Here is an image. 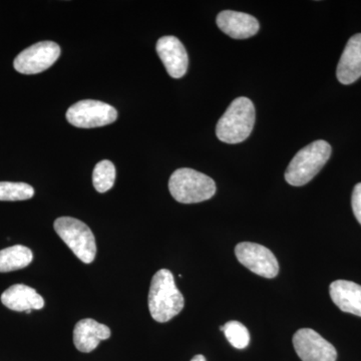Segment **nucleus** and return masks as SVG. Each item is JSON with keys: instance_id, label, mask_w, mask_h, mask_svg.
I'll return each mask as SVG.
<instances>
[{"instance_id": "7", "label": "nucleus", "mask_w": 361, "mask_h": 361, "mask_svg": "<svg viewBox=\"0 0 361 361\" xmlns=\"http://www.w3.org/2000/svg\"><path fill=\"white\" fill-rule=\"evenodd\" d=\"M61 56V47L54 42H40L21 51L14 59V68L23 75H37L51 68Z\"/></svg>"}, {"instance_id": "21", "label": "nucleus", "mask_w": 361, "mask_h": 361, "mask_svg": "<svg viewBox=\"0 0 361 361\" xmlns=\"http://www.w3.org/2000/svg\"><path fill=\"white\" fill-rule=\"evenodd\" d=\"M191 361H206L205 356L202 355H198L196 356H194L193 358H192Z\"/></svg>"}, {"instance_id": "20", "label": "nucleus", "mask_w": 361, "mask_h": 361, "mask_svg": "<svg viewBox=\"0 0 361 361\" xmlns=\"http://www.w3.org/2000/svg\"><path fill=\"white\" fill-rule=\"evenodd\" d=\"M351 205H353V214L361 225V183H358L353 189Z\"/></svg>"}, {"instance_id": "6", "label": "nucleus", "mask_w": 361, "mask_h": 361, "mask_svg": "<svg viewBox=\"0 0 361 361\" xmlns=\"http://www.w3.org/2000/svg\"><path fill=\"white\" fill-rule=\"evenodd\" d=\"M118 111L110 104L94 99H85L71 106L66 111L71 125L82 129L104 127L116 122Z\"/></svg>"}, {"instance_id": "2", "label": "nucleus", "mask_w": 361, "mask_h": 361, "mask_svg": "<svg viewBox=\"0 0 361 361\" xmlns=\"http://www.w3.org/2000/svg\"><path fill=\"white\" fill-rule=\"evenodd\" d=\"M255 106L245 97L235 99L221 116L216 127V135L226 144H239L251 135L255 125Z\"/></svg>"}, {"instance_id": "4", "label": "nucleus", "mask_w": 361, "mask_h": 361, "mask_svg": "<svg viewBox=\"0 0 361 361\" xmlns=\"http://www.w3.org/2000/svg\"><path fill=\"white\" fill-rule=\"evenodd\" d=\"M169 190L176 201L183 204L200 203L212 198L216 184L212 178L193 169H178L169 180Z\"/></svg>"}, {"instance_id": "13", "label": "nucleus", "mask_w": 361, "mask_h": 361, "mask_svg": "<svg viewBox=\"0 0 361 361\" xmlns=\"http://www.w3.org/2000/svg\"><path fill=\"white\" fill-rule=\"evenodd\" d=\"M337 80L342 85H351L361 77V33L348 40L337 66Z\"/></svg>"}, {"instance_id": "1", "label": "nucleus", "mask_w": 361, "mask_h": 361, "mask_svg": "<svg viewBox=\"0 0 361 361\" xmlns=\"http://www.w3.org/2000/svg\"><path fill=\"white\" fill-rule=\"evenodd\" d=\"M185 306V299L170 270L161 269L154 275L149 292V310L156 322H170Z\"/></svg>"}, {"instance_id": "14", "label": "nucleus", "mask_w": 361, "mask_h": 361, "mask_svg": "<svg viewBox=\"0 0 361 361\" xmlns=\"http://www.w3.org/2000/svg\"><path fill=\"white\" fill-rule=\"evenodd\" d=\"M1 302L8 310L23 312L44 308V300L35 289L25 284H14L4 291Z\"/></svg>"}, {"instance_id": "18", "label": "nucleus", "mask_w": 361, "mask_h": 361, "mask_svg": "<svg viewBox=\"0 0 361 361\" xmlns=\"http://www.w3.org/2000/svg\"><path fill=\"white\" fill-rule=\"evenodd\" d=\"M33 195L35 190L25 183L0 182V201H25Z\"/></svg>"}, {"instance_id": "3", "label": "nucleus", "mask_w": 361, "mask_h": 361, "mask_svg": "<svg viewBox=\"0 0 361 361\" xmlns=\"http://www.w3.org/2000/svg\"><path fill=\"white\" fill-rule=\"evenodd\" d=\"M331 156V146L318 140L304 147L294 156L285 172V180L291 186L300 187L310 183Z\"/></svg>"}, {"instance_id": "19", "label": "nucleus", "mask_w": 361, "mask_h": 361, "mask_svg": "<svg viewBox=\"0 0 361 361\" xmlns=\"http://www.w3.org/2000/svg\"><path fill=\"white\" fill-rule=\"evenodd\" d=\"M223 332L233 348L244 349L248 346L249 342H250V334H249L248 329L238 322L226 323Z\"/></svg>"}, {"instance_id": "5", "label": "nucleus", "mask_w": 361, "mask_h": 361, "mask_svg": "<svg viewBox=\"0 0 361 361\" xmlns=\"http://www.w3.org/2000/svg\"><path fill=\"white\" fill-rule=\"evenodd\" d=\"M54 230L61 239L85 264H90L97 255L94 233L82 221L71 217H61L54 221Z\"/></svg>"}, {"instance_id": "8", "label": "nucleus", "mask_w": 361, "mask_h": 361, "mask_svg": "<svg viewBox=\"0 0 361 361\" xmlns=\"http://www.w3.org/2000/svg\"><path fill=\"white\" fill-rule=\"evenodd\" d=\"M235 254L242 265L259 276L274 278L279 272V264L274 254L262 245L243 242L235 248Z\"/></svg>"}, {"instance_id": "11", "label": "nucleus", "mask_w": 361, "mask_h": 361, "mask_svg": "<svg viewBox=\"0 0 361 361\" xmlns=\"http://www.w3.org/2000/svg\"><path fill=\"white\" fill-rule=\"evenodd\" d=\"M216 23L223 32L234 39H246L254 37L260 28L258 20L254 16L239 11H221Z\"/></svg>"}, {"instance_id": "12", "label": "nucleus", "mask_w": 361, "mask_h": 361, "mask_svg": "<svg viewBox=\"0 0 361 361\" xmlns=\"http://www.w3.org/2000/svg\"><path fill=\"white\" fill-rule=\"evenodd\" d=\"M111 336V329L106 325L92 318H85L75 324L73 343L80 353H89L99 346V342L106 341Z\"/></svg>"}, {"instance_id": "10", "label": "nucleus", "mask_w": 361, "mask_h": 361, "mask_svg": "<svg viewBox=\"0 0 361 361\" xmlns=\"http://www.w3.org/2000/svg\"><path fill=\"white\" fill-rule=\"evenodd\" d=\"M157 52L170 77L180 78L186 75L189 59L184 45L177 37H161L156 45Z\"/></svg>"}, {"instance_id": "17", "label": "nucleus", "mask_w": 361, "mask_h": 361, "mask_svg": "<svg viewBox=\"0 0 361 361\" xmlns=\"http://www.w3.org/2000/svg\"><path fill=\"white\" fill-rule=\"evenodd\" d=\"M116 180V168L111 161H99L92 173V183L99 193H106L113 188Z\"/></svg>"}, {"instance_id": "9", "label": "nucleus", "mask_w": 361, "mask_h": 361, "mask_svg": "<svg viewBox=\"0 0 361 361\" xmlns=\"http://www.w3.org/2000/svg\"><path fill=\"white\" fill-rule=\"evenodd\" d=\"M293 345L302 361H336L337 358L336 348L313 329L298 330L293 336Z\"/></svg>"}, {"instance_id": "16", "label": "nucleus", "mask_w": 361, "mask_h": 361, "mask_svg": "<svg viewBox=\"0 0 361 361\" xmlns=\"http://www.w3.org/2000/svg\"><path fill=\"white\" fill-rule=\"evenodd\" d=\"M33 254L27 247L16 245L0 250V273L23 269L32 262Z\"/></svg>"}, {"instance_id": "15", "label": "nucleus", "mask_w": 361, "mask_h": 361, "mask_svg": "<svg viewBox=\"0 0 361 361\" xmlns=\"http://www.w3.org/2000/svg\"><path fill=\"white\" fill-rule=\"evenodd\" d=\"M330 297L343 312L361 317V286L348 280H336L330 285Z\"/></svg>"}]
</instances>
